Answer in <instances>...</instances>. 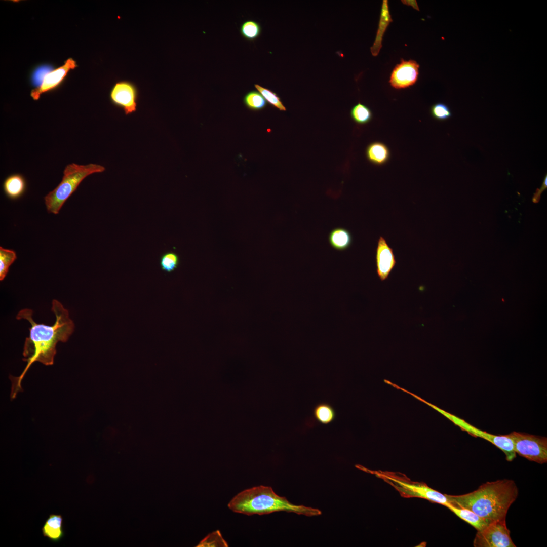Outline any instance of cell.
I'll use <instances>...</instances> for the list:
<instances>
[{"instance_id": "cell-12", "label": "cell", "mask_w": 547, "mask_h": 547, "mask_svg": "<svg viewBox=\"0 0 547 547\" xmlns=\"http://www.w3.org/2000/svg\"><path fill=\"white\" fill-rule=\"evenodd\" d=\"M375 259L378 276L381 281H384L395 266L396 260L393 249L382 236L378 241Z\"/></svg>"}, {"instance_id": "cell-23", "label": "cell", "mask_w": 547, "mask_h": 547, "mask_svg": "<svg viewBox=\"0 0 547 547\" xmlns=\"http://www.w3.org/2000/svg\"><path fill=\"white\" fill-rule=\"evenodd\" d=\"M243 102L247 108L253 110H261L267 105L265 99L256 91L247 93L244 97Z\"/></svg>"}, {"instance_id": "cell-11", "label": "cell", "mask_w": 547, "mask_h": 547, "mask_svg": "<svg viewBox=\"0 0 547 547\" xmlns=\"http://www.w3.org/2000/svg\"><path fill=\"white\" fill-rule=\"evenodd\" d=\"M77 66L72 58H68L64 64L46 74L39 86L32 90L30 96L34 100H38L41 95L57 87L63 81L70 69Z\"/></svg>"}, {"instance_id": "cell-22", "label": "cell", "mask_w": 547, "mask_h": 547, "mask_svg": "<svg viewBox=\"0 0 547 547\" xmlns=\"http://www.w3.org/2000/svg\"><path fill=\"white\" fill-rule=\"evenodd\" d=\"M240 32L246 40L253 41L257 38L261 32V27L259 23L254 20L244 22L240 26Z\"/></svg>"}, {"instance_id": "cell-2", "label": "cell", "mask_w": 547, "mask_h": 547, "mask_svg": "<svg viewBox=\"0 0 547 547\" xmlns=\"http://www.w3.org/2000/svg\"><path fill=\"white\" fill-rule=\"evenodd\" d=\"M446 495L451 504L470 510L492 522L505 519L510 507L518 497V489L513 480L503 479L487 482L466 494Z\"/></svg>"}, {"instance_id": "cell-1", "label": "cell", "mask_w": 547, "mask_h": 547, "mask_svg": "<svg viewBox=\"0 0 547 547\" xmlns=\"http://www.w3.org/2000/svg\"><path fill=\"white\" fill-rule=\"evenodd\" d=\"M52 304L51 310L56 317L55 323L52 326L36 323L32 317V310L28 308L21 310L16 316L18 320L23 319L29 321L31 327L23 351V360L27 362L26 366L19 376L10 378L11 399L22 391L21 382L32 364L39 362L46 366L53 365L57 343L66 342L74 331V324L69 318L68 310L56 299L52 301Z\"/></svg>"}, {"instance_id": "cell-15", "label": "cell", "mask_w": 547, "mask_h": 547, "mask_svg": "<svg viewBox=\"0 0 547 547\" xmlns=\"http://www.w3.org/2000/svg\"><path fill=\"white\" fill-rule=\"evenodd\" d=\"M445 506L459 518L474 527L477 531L482 530L491 522L467 509L456 507L450 503Z\"/></svg>"}, {"instance_id": "cell-21", "label": "cell", "mask_w": 547, "mask_h": 547, "mask_svg": "<svg viewBox=\"0 0 547 547\" xmlns=\"http://www.w3.org/2000/svg\"><path fill=\"white\" fill-rule=\"evenodd\" d=\"M16 259V253L14 250L0 247L1 281L4 279L8 272L9 267Z\"/></svg>"}, {"instance_id": "cell-14", "label": "cell", "mask_w": 547, "mask_h": 547, "mask_svg": "<svg viewBox=\"0 0 547 547\" xmlns=\"http://www.w3.org/2000/svg\"><path fill=\"white\" fill-rule=\"evenodd\" d=\"M26 186L24 177L20 174H14L6 178L3 183V189L9 198L16 200L24 193Z\"/></svg>"}, {"instance_id": "cell-26", "label": "cell", "mask_w": 547, "mask_h": 547, "mask_svg": "<svg viewBox=\"0 0 547 547\" xmlns=\"http://www.w3.org/2000/svg\"><path fill=\"white\" fill-rule=\"evenodd\" d=\"M258 91L270 104L281 111H286V108L283 104L280 98L274 92L265 88L258 84L254 85Z\"/></svg>"}, {"instance_id": "cell-18", "label": "cell", "mask_w": 547, "mask_h": 547, "mask_svg": "<svg viewBox=\"0 0 547 547\" xmlns=\"http://www.w3.org/2000/svg\"><path fill=\"white\" fill-rule=\"evenodd\" d=\"M392 21L388 7V1H383L380 19L376 37L373 45L371 48L373 56H377L382 47V36L389 23Z\"/></svg>"}, {"instance_id": "cell-8", "label": "cell", "mask_w": 547, "mask_h": 547, "mask_svg": "<svg viewBox=\"0 0 547 547\" xmlns=\"http://www.w3.org/2000/svg\"><path fill=\"white\" fill-rule=\"evenodd\" d=\"M475 547H515L506 524L505 519L491 522L485 528L477 531L473 542Z\"/></svg>"}, {"instance_id": "cell-4", "label": "cell", "mask_w": 547, "mask_h": 547, "mask_svg": "<svg viewBox=\"0 0 547 547\" xmlns=\"http://www.w3.org/2000/svg\"><path fill=\"white\" fill-rule=\"evenodd\" d=\"M105 170L104 166L92 163L87 165L72 163L67 165L61 181L44 198L47 211L58 214L66 201L86 177L94 173H102Z\"/></svg>"}, {"instance_id": "cell-9", "label": "cell", "mask_w": 547, "mask_h": 547, "mask_svg": "<svg viewBox=\"0 0 547 547\" xmlns=\"http://www.w3.org/2000/svg\"><path fill=\"white\" fill-rule=\"evenodd\" d=\"M109 98L112 104L123 110L126 115L137 111L139 91L137 86L130 81L116 82L110 90Z\"/></svg>"}, {"instance_id": "cell-13", "label": "cell", "mask_w": 547, "mask_h": 547, "mask_svg": "<svg viewBox=\"0 0 547 547\" xmlns=\"http://www.w3.org/2000/svg\"><path fill=\"white\" fill-rule=\"evenodd\" d=\"M43 535L55 543L60 541L65 535L63 518L61 514H50L42 528Z\"/></svg>"}, {"instance_id": "cell-6", "label": "cell", "mask_w": 547, "mask_h": 547, "mask_svg": "<svg viewBox=\"0 0 547 547\" xmlns=\"http://www.w3.org/2000/svg\"><path fill=\"white\" fill-rule=\"evenodd\" d=\"M507 436L514 444L516 453L539 464L547 462V439L526 433L513 432Z\"/></svg>"}, {"instance_id": "cell-10", "label": "cell", "mask_w": 547, "mask_h": 547, "mask_svg": "<svg viewBox=\"0 0 547 547\" xmlns=\"http://www.w3.org/2000/svg\"><path fill=\"white\" fill-rule=\"evenodd\" d=\"M419 68V65L416 61H406L402 58L392 72L389 81L390 86L401 89L413 85L418 79Z\"/></svg>"}, {"instance_id": "cell-7", "label": "cell", "mask_w": 547, "mask_h": 547, "mask_svg": "<svg viewBox=\"0 0 547 547\" xmlns=\"http://www.w3.org/2000/svg\"><path fill=\"white\" fill-rule=\"evenodd\" d=\"M424 402L446 416L461 429L467 432L471 435L484 439L496 446L504 453L507 461H512L516 458V453L514 450L513 442L507 435H495L483 431L472 425L465 420L450 414L436 406L427 402L426 403L425 401Z\"/></svg>"}, {"instance_id": "cell-17", "label": "cell", "mask_w": 547, "mask_h": 547, "mask_svg": "<svg viewBox=\"0 0 547 547\" xmlns=\"http://www.w3.org/2000/svg\"><path fill=\"white\" fill-rule=\"evenodd\" d=\"M328 241L334 249L338 251H344L351 246L353 237L350 232L347 229L337 227L330 232Z\"/></svg>"}, {"instance_id": "cell-19", "label": "cell", "mask_w": 547, "mask_h": 547, "mask_svg": "<svg viewBox=\"0 0 547 547\" xmlns=\"http://www.w3.org/2000/svg\"><path fill=\"white\" fill-rule=\"evenodd\" d=\"M314 417L323 424L331 423L335 418L336 413L333 407L327 403L318 404L314 410Z\"/></svg>"}, {"instance_id": "cell-28", "label": "cell", "mask_w": 547, "mask_h": 547, "mask_svg": "<svg viewBox=\"0 0 547 547\" xmlns=\"http://www.w3.org/2000/svg\"><path fill=\"white\" fill-rule=\"evenodd\" d=\"M547 187V176L545 175L542 186L540 189H537L536 192L534 193L532 201L534 203L538 202L540 198L541 193Z\"/></svg>"}, {"instance_id": "cell-20", "label": "cell", "mask_w": 547, "mask_h": 547, "mask_svg": "<svg viewBox=\"0 0 547 547\" xmlns=\"http://www.w3.org/2000/svg\"><path fill=\"white\" fill-rule=\"evenodd\" d=\"M350 114L352 119L359 125L367 124L372 118L371 109L360 102L352 107Z\"/></svg>"}, {"instance_id": "cell-16", "label": "cell", "mask_w": 547, "mask_h": 547, "mask_svg": "<svg viewBox=\"0 0 547 547\" xmlns=\"http://www.w3.org/2000/svg\"><path fill=\"white\" fill-rule=\"evenodd\" d=\"M366 155L371 163L382 165L389 160L390 153L386 145L380 142H374L367 147Z\"/></svg>"}, {"instance_id": "cell-5", "label": "cell", "mask_w": 547, "mask_h": 547, "mask_svg": "<svg viewBox=\"0 0 547 547\" xmlns=\"http://www.w3.org/2000/svg\"><path fill=\"white\" fill-rule=\"evenodd\" d=\"M362 471L369 473L391 485L405 498H420L445 506L449 503L446 494L435 490L423 483L414 482L399 473L372 471L359 465Z\"/></svg>"}, {"instance_id": "cell-27", "label": "cell", "mask_w": 547, "mask_h": 547, "mask_svg": "<svg viewBox=\"0 0 547 547\" xmlns=\"http://www.w3.org/2000/svg\"><path fill=\"white\" fill-rule=\"evenodd\" d=\"M432 116L438 121H445L452 116V113L449 107L443 103H436L433 104L430 109Z\"/></svg>"}, {"instance_id": "cell-3", "label": "cell", "mask_w": 547, "mask_h": 547, "mask_svg": "<svg viewBox=\"0 0 547 547\" xmlns=\"http://www.w3.org/2000/svg\"><path fill=\"white\" fill-rule=\"evenodd\" d=\"M233 512L250 516L287 512L312 517L322 514L318 509L296 505L286 497L277 495L271 487L260 485L245 489L238 493L228 504Z\"/></svg>"}, {"instance_id": "cell-25", "label": "cell", "mask_w": 547, "mask_h": 547, "mask_svg": "<svg viewBox=\"0 0 547 547\" xmlns=\"http://www.w3.org/2000/svg\"><path fill=\"white\" fill-rule=\"evenodd\" d=\"M199 547H228L227 542L223 538L220 531L216 530L206 536L197 545Z\"/></svg>"}, {"instance_id": "cell-24", "label": "cell", "mask_w": 547, "mask_h": 547, "mask_svg": "<svg viewBox=\"0 0 547 547\" xmlns=\"http://www.w3.org/2000/svg\"><path fill=\"white\" fill-rule=\"evenodd\" d=\"M179 264V257L174 252H167L164 253L160 259V265L161 269L168 273L174 271Z\"/></svg>"}]
</instances>
